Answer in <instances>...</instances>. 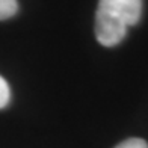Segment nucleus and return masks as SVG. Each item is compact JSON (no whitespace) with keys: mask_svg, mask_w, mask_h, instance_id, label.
Segmentation results:
<instances>
[{"mask_svg":"<svg viewBox=\"0 0 148 148\" xmlns=\"http://www.w3.org/2000/svg\"><path fill=\"white\" fill-rule=\"evenodd\" d=\"M142 14V0H98L95 36L104 47L119 44L127 29L134 26Z\"/></svg>","mask_w":148,"mask_h":148,"instance_id":"1","label":"nucleus"},{"mask_svg":"<svg viewBox=\"0 0 148 148\" xmlns=\"http://www.w3.org/2000/svg\"><path fill=\"white\" fill-rule=\"evenodd\" d=\"M18 12L17 0H0V21L12 18Z\"/></svg>","mask_w":148,"mask_h":148,"instance_id":"2","label":"nucleus"},{"mask_svg":"<svg viewBox=\"0 0 148 148\" xmlns=\"http://www.w3.org/2000/svg\"><path fill=\"white\" fill-rule=\"evenodd\" d=\"M11 100V89H9V85L8 82L0 76V109L8 106Z\"/></svg>","mask_w":148,"mask_h":148,"instance_id":"3","label":"nucleus"},{"mask_svg":"<svg viewBox=\"0 0 148 148\" xmlns=\"http://www.w3.org/2000/svg\"><path fill=\"white\" fill-rule=\"evenodd\" d=\"M115 148H148V144L145 142L144 139L130 138V139H125L121 144H118Z\"/></svg>","mask_w":148,"mask_h":148,"instance_id":"4","label":"nucleus"}]
</instances>
